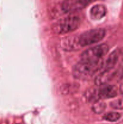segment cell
I'll return each instance as SVG.
<instances>
[{
    "instance_id": "12",
    "label": "cell",
    "mask_w": 123,
    "mask_h": 124,
    "mask_svg": "<svg viewBox=\"0 0 123 124\" xmlns=\"http://www.w3.org/2000/svg\"><path fill=\"white\" fill-rule=\"evenodd\" d=\"M121 115L117 112H109L104 115L103 119L108 122H116L120 119Z\"/></svg>"
},
{
    "instance_id": "1",
    "label": "cell",
    "mask_w": 123,
    "mask_h": 124,
    "mask_svg": "<svg viewBox=\"0 0 123 124\" xmlns=\"http://www.w3.org/2000/svg\"><path fill=\"white\" fill-rule=\"evenodd\" d=\"M80 24L81 21L79 17L75 15L69 16L54 23L52 26V30L59 35L68 33L77 30Z\"/></svg>"
},
{
    "instance_id": "4",
    "label": "cell",
    "mask_w": 123,
    "mask_h": 124,
    "mask_svg": "<svg viewBox=\"0 0 123 124\" xmlns=\"http://www.w3.org/2000/svg\"><path fill=\"white\" fill-rule=\"evenodd\" d=\"M106 30L102 28L88 30L78 36V41L81 47L91 46L100 42L106 36Z\"/></svg>"
},
{
    "instance_id": "11",
    "label": "cell",
    "mask_w": 123,
    "mask_h": 124,
    "mask_svg": "<svg viewBox=\"0 0 123 124\" xmlns=\"http://www.w3.org/2000/svg\"><path fill=\"white\" fill-rule=\"evenodd\" d=\"M106 108V105L104 102L101 101H98L93 103L92 106V111L95 114L100 115L102 113Z\"/></svg>"
},
{
    "instance_id": "10",
    "label": "cell",
    "mask_w": 123,
    "mask_h": 124,
    "mask_svg": "<svg viewBox=\"0 0 123 124\" xmlns=\"http://www.w3.org/2000/svg\"><path fill=\"white\" fill-rule=\"evenodd\" d=\"M109 71H103L102 72L100 73L98 75L95 79V84L97 86L103 85L107 84V81L109 79Z\"/></svg>"
},
{
    "instance_id": "13",
    "label": "cell",
    "mask_w": 123,
    "mask_h": 124,
    "mask_svg": "<svg viewBox=\"0 0 123 124\" xmlns=\"http://www.w3.org/2000/svg\"><path fill=\"white\" fill-rule=\"evenodd\" d=\"M110 105L113 108L116 110L123 109V98H118L111 102Z\"/></svg>"
},
{
    "instance_id": "14",
    "label": "cell",
    "mask_w": 123,
    "mask_h": 124,
    "mask_svg": "<svg viewBox=\"0 0 123 124\" xmlns=\"http://www.w3.org/2000/svg\"><path fill=\"white\" fill-rule=\"evenodd\" d=\"M119 91H120V93L123 95V84L121 85L120 88H119Z\"/></svg>"
},
{
    "instance_id": "9",
    "label": "cell",
    "mask_w": 123,
    "mask_h": 124,
    "mask_svg": "<svg viewBox=\"0 0 123 124\" xmlns=\"http://www.w3.org/2000/svg\"><path fill=\"white\" fill-rule=\"evenodd\" d=\"M118 58L119 53L118 51L115 50L112 52L105 61L103 71H110L112 69H113L118 62Z\"/></svg>"
},
{
    "instance_id": "7",
    "label": "cell",
    "mask_w": 123,
    "mask_h": 124,
    "mask_svg": "<svg viewBox=\"0 0 123 124\" xmlns=\"http://www.w3.org/2000/svg\"><path fill=\"white\" fill-rule=\"evenodd\" d=\"M62 47L65 51L78 50L81 48L78 41V36H72L65 38L62 41Z\"/></svg>"
},
{
    "instance_id": "6",
    "label": "cell",
    "mask_w": 123,
    "mask_h": 124,
    "mask_svg": "<svg viewBox=\"0 0 123 124\" xmlns=\"http://www.w3.org/2000/svg\"><path fill=\"white\" fill-rule=\"evenodd\" d=\"M96 93L99 101L101 99H107L115 98L118 94V90L115 85H103L96 88Z\"/></svg>"
},
{
    "instance_id": "8",
    "label": "cell",
    "mask_w": 123,
    "mask_h": 124,
    "mask_svg": "<svg viewBox=\"0 0 123 124\" xmlns=\"http://www.w3.org/2000/svg\"><path fill=\"white\" fill-rule=\"evenodd\" d=\"M107 13L106 7L102 4H96L90 10V16L94 20H99L106 16Z\"/></svg>"
},
{
    "instance_id": "5",
    "label": "cell",
    "mask_w": 123,
    "mask_h": 124,
    "mask_svg": "<svg viewBox=\"0 0 123 124\" xmlns=\"http://www.w3.org/2000/svg\"><path fill=\"white\" fill-rule=\"evenodd\" d=\"M95 0H64L62 4V10L66 13L77 12Z\"/></svg>"
},
{
    "instance_id": "2",
    "label": "cell",
    "mask_w": 123,
    "mask_h": 124,
    "mask_svg": "<svg viewBox=\"0 0 123 124\" xmlns=\"http://www.w3.org/2000/svg\"><path fill=\"white\" fill-rule=\"evenodd\" d=\"M100 66V63L94 64L80 61L72 68V75L78 79H87L95 75Z\"/></svg>"
},
{
    "instance_id": "3",
    "label": "cell",
    "mask_w": 123,
    "mask_h": 124,
    "mask_svg": "<svg viewBox=\"0 0 123 124\" xmlns=\"http://www.w3.org/2000/svg\"><path fill=\"white\" fill-rule=\"evenodd\" d=\"M109 47L106 44H101L89 48L83 52L81 55L82 61L98 64L100 60L107 54Z\"/></svg>"
}]
</instances>
